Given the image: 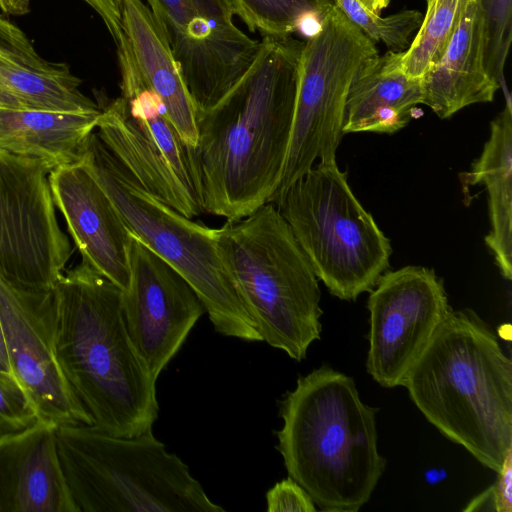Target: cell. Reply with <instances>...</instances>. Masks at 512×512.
Here are the masks:
<instances>
[{
    "instance_id": "obj_1",
    "label": "cell",
    "mask_w": 512,
    "mask_h": 512,
    "mask_svg": "<svg viewBox=\"0 0 512 512\" xmlns=\"http://www.w3.org/2000/svg\"><path fill=\"white\" fill-rule=\"evenodd\" d=\"M304 43L264 36L243 76L196 112L204 212L240 220L273 198L288 153Z\"/></svg>"
},
{
    "instance_id": "obj_2",
    "label": "cell",
    "mask_w": 512,
    "mask_h": 512,
    "mask_svg": "<svg viewBox=\"0 0 512 512\" xmlns=\"http://www.w3.org/2000/svg\"><path fill=\"white\" fill-rule=\"evenodd\" d=\"M54 294L57 357L93 426L119 437L152 429L157 380L128 334L122 290L81 261L63 272Z\"/></svg>"
},
{
    "instance_id": "obj_3",
    "label": "cell",
    "mask_w": 512,
    "mask_h": 512,
    "mask_svg": "<svg viewBox=\"0 0 512 512\" xmlns=\"http://www.w3.org/2000/svg\"><path fill=\"white\" fill-rule=\"evenodd\" d=\"M402 386L442 435L501 470L512 451V361L473 309L449 312Z\"/></svg>"
},
{
    "instance_id": "obj_4",
    "label": "cell",
    "mask_w": 512,
    "mask_h": 512,
    "mask_svg": "<svg viewBox=\"0 0 512 512\" xmlns=\"http://www.w3.org/2000/svg\"><path fill=\"white\" fill-rule=\"evenodd\" d=\"M377 409L354 379L330 365L299 376L279 402L277 450L288 476L325 512H357L386 468L378 450Z\"/></svg>"
},
{
    "instance_id": "obj_5",
    "label": "cell",
    "mask_w": 512,
    "mask_h": 512,
    "mask_svg": "<svg viewBox=\"0 0 512 512\" xmlns=\"http://www.w3.org/2000/svg\"><path fill=\"white\" fill-rule=\"evenodd\" d=\"M219 257L262 341L302 361L321 337L318 278L278 209L266 203L214 229Z\"/></svg>"
},
{
    "instance_id": "obj_6",
    "label": "cell",
    "mask_w": 512,
    "mask_h": 512,
    "mask_svg": "<svg viewBox=\"0 0 512 512\" xmlns=\"http://www.w3.org/2000/svg\"><path fill=\"white\" fill-rule=\"evenodd\" d=\"M56 440L79 512L224 511L152 429L119 437L93 425H62Z\"/></svg>"
},
{
    "instance_id": "obj_7",
    "label": "cell",
    "mask_w": 512,
    "mask_h": 512,
    "mask_svg": "<svg viewBox=\"0 0 512 512\" xmlns=\"http://www.w3.org/2000/svg\"><path fill=\"white\" fill-rule=\"evenodd\" d=\"M77 162L108 195L130 233L189 283L217 333L262 341L219 257L214 229L184 216L144 190L95 132L88 137Z\"/></svg>"
},
{
    "instance_id": "obj_8",
    "label": "cell",
    "mask_w": 512,
    "mask_h": 512,
    "mask_svg": "<svg viewBox=\"0 0 512 512\" xmlns=\"http://www.w3.org/2000/svg\"><path fill=\"white\" fill-rule=\"evenodd\" d=\"M273 205L333 296L355 301L387 271L390 241L356 198L336 161L315 164Z\"/></svg>"
},
{
    "instance_id": "obj_9",
    "label": "cell",
    "mask_w": 512,
    "mask_h": 512,
    "mask_svg": "<svg viewBox=\"0 0 512 512\" xmlns=\"http://www.w3.org/2000/svg\"><path fill=\"white\" fill-rule=\"evenodd\" d=\"M117 47L121 96L100 106L97 134L149 194L188 218L204 213L196 149L141 77L125 36Z\"/></svg>"
},
{
    "instance_id": "obj_10",
    "label": "cell",
    "mask_w": 512,
    "mask_h": 512,
    "mask_svg": "<svg viewBox=\"0 0 512 512\" xmlns=\"http://www.w3.org/2000/svg\"><path fill=\"white\" fill-rule=\"evenodd\" d=\"M378 56L375 43L333 4L304 43L288 153L269 203L317 161H336L348 93Z\"/></svg>"
},
{
    "instance_id": "obj_11",
    "label": "cell",
    "mask_w": 512,
    "mask_h": 512,
    "mask_svg": "<svg viewBox=\"0 0 512 512\" xmlns=\"http://www.w3.org/2000/svg\"><path fill=\"white\" fill-rule=\"evenodd\" d=\"M43 160L0 151V278L32 291H48L72 250L56 216Z\"/></svg>"
},
{
    "instance_id": "obj_12",
    "label": "cell",
    "mask_w": 512,
    "mask_h": 512,
    "mask_svg": "<svg viewBox=\"0 0 512 512\" xmlns=\"http://www.w3.org/2000/svg\"><path fill=\"white\" fill-rule=\"evenodd\" d=\"M366 369L384 388L402 386L409 369L452 310L433 269L385 271L369 292Z\"/></svg>"
},
{
    "instance_id": "obj_13",
    "label": "cell",
    "mask_w": 512,
    "mask_h": 512,
    "mask_svg": "<svg viewBox=\"0 0 512 512\" xmlns=\"http://www.w3.org/2000/svg\"><path fill=\"white\" fill-rule=\"evenodd\" d=\"M0 323L10 368L38 419L56 426L93 425L57 357L54 289L26 290L0 278Z\"/></svg>"
},
{
    "instance_id": "obj_14",
    "label": "cell",
    "mask_w": 512,
    "mask_h": 512,
    "mask_svg": "<svg viewBox=\"0 0 512 512\" xmlns=\"http://www.w3.org/2000/svg\"><path fill=\"white\" fill-rule=\"evenodd\" d=\"M129 260L130 285L122 291L124 319L138 355L157 380L205 308L189 283L132 234Z\"/></svg>"
},
{
    "instance_id": "obj_15",
    "label": "cell",
    "mask_w": 512,
    "mask_h": 512,
    "mask_svg": "<svg viewBox=\"0 0 512 512\" xmlns=\"http://www.w3.org/2000/svg\"><path fill=\"white\" fill-rule=\"evenodd\" d=\"M192 14L172 53L196 112L219 102L255 59L260 41L233 21L230 0H190Z\"/></svg>"
},
{
    "instance_id": "obj_16",
    "label": "cell",
    "mask_w": 512,
    "mask_h": 512,
    "mask_svg": "<svg viewBox=\"0 0 512 512\" xmlns=\"http://www.w3.org/2000/svg\"><path fill=\"white\" fill-rule=\"evenodd\" d=\"M49 182L82 261L125 292L131 233L108 195L79 162L54 167Z\"/></svg>"
},
{
    "instance_id": "obj_17",
    "label": "cell",
    "mask_w": 512,
    "mask_h": 512,
    "mask_svg": "<svg viewBox=\"0 0 512 512\" xmlns=\"http://www.w3.org/2000/svg\"><path fill=\"white\" fill-rule=\"evenodd\" d=\"M56 429L38 419L0 436V512H79L60 463Z\"/></svg>"
},
{
    "instance_id": "obj_18",
    "label": "cell",
    "mask_w": 512,
    "mask_h": 512,
    "mask_svg": "<svg viewBox=\"0 0 512 512\" xmlns=\"http://www.w3.org/2000/svg\"><path fill=\"white\" fill-rule=\"evenodd\" d=\"M423 101L439 118L476 103L491 102L500 85L484 61L480 0H470L439 60L421 78Z\"/></svg>"
},
{
    "instance_id": "obj_19",
    "label": "cell",
    "mask_w": 512,
    "mask_h": 512,
    "mask_svg": "<svg viewBox=\"0 0 512 512\" xmlns=\"http://www.w3.org/2000/svg\"><path fill=\"white\" fill-rule=\"evenodd\" d=\"M122 30L144 82L182 139L195 148L196 107L165 32L142 0H122Z\"/></svg>"
},
{
    "instance_id": "obj_20",
    "label": "cell",
    "mask_w": 512,
    "mask_h": 512,
    "mask_svg": "<svg viewBox=\"0 0 512 512\" xmlns=\"http://www.w3.org/2000/svg\"><path fill=\"white\" fill-rule=\"evenodd\" d=\"M402 52L388 50L378 56L354 81L346 99L343 134H392L408 124L422 104L423 92L421 78L403 71Z\"/></svg>"
},
{
    "instance_id": "obj_21",
    "label": "cell",
    "mask_w": 512,
    "mask_h": 512,
    "mask_svg": "<svg viewBox=\"0 0 512 512\" xmlns=\"http://www.w3.org/2000/svg\"><path fill=\"white\" fill-rule=\"evenodd\" d=\"M100 114L101 109L53 112L0 105V151L40 159L53 167L77 162Z\"/></svg>"
},
{
    "instance_id": "obj_22",
    "label": "cell",
    "mask_w": 512,
    "mask_h": 512,
    "mask_svg": "<svg viewBox=\"0 0 512 512\" xmlns=\"http://www.w3.org/2000/svg\"><path fill=\"white\" fill-rule=\"evenodd\" d=\"M463 187L482 184L488 192L490 231L485 243L507 279H512V103L490 125V135L470 171L461 174Z\"/></svg>"
},
{
    "instance_id": "obj_23",
    "label": "cell",
    "mask_w": 512,
    "mask_h": 512,
    "mask_svg": "<svg viewBox=\"0 0 512 512\" xmlns=\"http://www.w3.org/2000/svg\"><path fill=\"white\" fill-rule=\"evenodd\" d=\"M81 80L64 63L36 69L0 60V105L53 112H93L100 109L84 95Z\"/></svg>"
},
{
    "instance_id": "obj_24",
    "label": "cell",
    "mask_w": 512,
    "mask_h": 512,
    "mask_svg": "<svg viewBox=\"0 0 512 512\" xmlns=\"http://www.w3.org/2000/svg\"><path fill=\"white\" fill-rule=\"evenodd\" d=\"M470 0H428L426 14L413 41L402 52V68L422 78L444 52Z\"/></svg>"
},
{
    "instance_id": "obj_25",
    "label": "cell",
    "mask_w": 512,
    "mask_h": 512,
    "mask_svg": "<svg viewBox=\"0 0 512 512\" xmlns=\"http://www.w3.org/2000/svg\"><path fill=\"white\" fill-rule=\"evenodd\" d=\"M234 14L263 37L290 36L305 23L320 22L331 0H230Z\"/></svg>"
},
{
    "instance_id": "obj_26",
    "label": "cell",
    "mask_w": 512,
    "mask_h": 512,
    "mask_svg": "<svg viewBox=\"0 0 512 512\" xmlns=\"http://www.w3.org/2000/svg\"><path fill=\"white\" fill-rule=\"evenodd\" d=\"M337 6L374 43H383L389 50L401 52L409 45L412 34L419 29L423 15L417 10L382 17L366 9L358 0H334Z\"/></svg>"
},
{
    "instance_id": "obj_27",
    "label": "cell",
    "mask_w": 512,
    "mask_h": 512,
    "mask_svg": "<svg viewBox=\"0 0 512 512\" xmlns=\"http://www.w3.org/2000/svg\"><path fill=\"white\" fill-rule=\"evenodd\" d=\"M484 26V61L488 73L511 99L504 67L512 42V0H480Z\"/></svg>"
},
{
    "instance_id": "obj_28",
    "label": "cell",
    "mask_w": 512,
    "mask_h": 512,
    "mask_svg": "<svg viewBox=\"0 0 512 512\" xmlns=\"http://www.w3.org/2000/svg\"><path fill=\"white\" fill-rule=\"evenodd\" d=\"M37 420L36 410L14 374L0 372V436L23 430Z\"/></svg>"
},
{
    "instance_id": "obj_29",
    "label": "cell",
    "mask_w": 512,
    "mask_h": 512,
    "mask_svg": "<svg viewBox=\"0 0 512 512\" xmlns=\"http://www.w3.org/2000/svg\"><path fill=\"white\" fill-rule=\"evenodd\" d=\"M0 56L36 69H51L57 65L42 58L28 36L1 15Z\"/></svg>"
},
{
    "instance_id": "obj_30",
    "label": "cell",
    "mask_w": 512,
    "mask_h": 512,
    "mask_svg": "<svg viewBox=\"0 0 512 512\" xmlns=\"http://www.w3.org/2000/svg\"><path fill=\"white\" fill-rule=\"evenodd\" d=\"M497 480L474 497L463 511H512V451L504 459Z\"/></svg>"
},
{
    "instance_id": "obj_31",
    "label": "cell",
    "mask_w": 512,
    "mask_h": 512,
    "mask_svg": "<svg viewBox=\"0 0 512 512\" xmlns=\"http://www.w3.org/2000/svg\"><path fill=\"white\" fill-rule=\"evenodd\" d=\"M268 512H315L317 507L308 492L291 477L277 482L267 493Z\"/></svg>"
},
{
    "instance_id": "obj_32",
    "label": "cell",
    "mask_w": 512,
    "mask_h": 512,
    "mask_svg": "<svg viewBox=\"0 0 512 512\" xmlns=\"http://www.w3.org/2000/svg\"><path fill=\"white\" fill-rule=\"evenodd\" d=\"M101 17L115 45L123 39L122 0H84Z\"/></svg>"
},
{
    "instance_id": "obj_33",
    "label": "cell",
    "mask_w": 512,
    "mask_h": 512,
    "mask_svg": "<svg viewBox=\"0 0 512 512\" xmlns=\"http://www.w3.org/2000/svg\"><path fill=\"white\" fill-rule=\"evenodd\" d=\"M370 12L380 15L386 9L391 0H358Z\"/></svg>"
},
{
    "instance_id": "obj_34",
    "label": "cell",
    "mask_w": 512,
    "mask_h": 512,
    "mask_svg": "<svg viewBox=\"0 0 512 512\" xmlns=\"http://www.w3.org/2000/svg\"><path fill=\"white\" fill-rule=\"evenodd\" d=\"M0 372L12 373L4 344L1 323H0Z\"/></svg>"
},
{
    "instance_id": "obj_35",
    "label": "cell",
    "mask_w": 512,
    "mask_h": 512,
    "mask_svg": "<svg viewBox=\"0 0 512 512\" xmlns=\"http://www.w3.org/2000/svg\"><path fill=\"white\" fill-rule=\"evenodd\" d=\"M0 10L8 15H21L16 0H0Z\"/></svg>"
},
{
    "instance_id": "obj_36",
    "label": "cell",
    "mask_w": 512,
    "mask_h": 512,
    "mask_svg": "<svg viewBox=\"0 0 512 512\" xmlns=\"http://www.w3.org/2000/svg\"><path fill=\"white\" fill-rule=\"evenodd\" d=\"M32 0H16L20 9L21 15H25L30 11V5Z\"/></svg>"
},
{
    "instance_id": "obj_37",
    "label": "cell",
    "mask_w": 512,
    "mask_h": 512,
    "mask_svg": "<svg viewBox=\"0 0 512 512\" xmlns=\"http://www.w3.org/2000/svg\"><path fill=\"white\" fill-rule=\"evenodd\" d=\"M0 60H10V59H7V58H4V57H1L0 56ZM12 61V60H11ZM15 62V61H14ZM24 66V65H23Z\"/></svg>"
},
{
    "instance_id": "obj_38",
    "label": "cell",
    "mask_w": 512,
    "mask_h": 512,
    "mask_svg": "<svg viewBox=\"0 0 512 512\" xmlns=\"http://www.w3.org/2000/svg\"><path fill=\"white\" fill-rule=\"evenodd\" d=\"M426 1H428V0H426Z\"/></svg>"
}]
</instances>
